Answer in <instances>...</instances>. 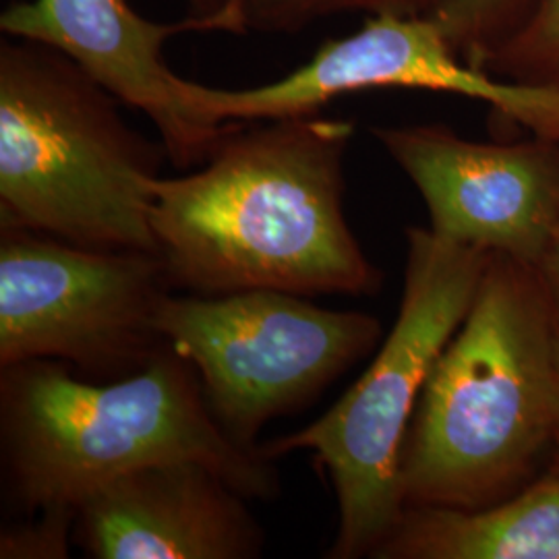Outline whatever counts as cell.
I'll use <instances>...</instances> for the list:
<instances>
[{
	"instance_id": "6da1fadb",
	"label": "cell",
	"mask_w": 559,
	"mask_h": 559,
	"mask_svg": "<svg viewBox=\"0 0 559 559\" xmlns=\"http://www.w3.org/2000/svg\"><path fill=\"white\" fill-rule=\"evenodd\" d=\"M350 120L318 115L237 122L214 154L152 180L150 224L173 288L371 295L380 270L344 214Z\"/></svg>"
},
{
	"instance_id": "7a4b0ae2",
	"label": "cell",
	"mask_w": 559,
	"mask_h": 559,
	"mask_svg": "<svg viewBox=\"0 0 559 559\" xmlns=\"http://www.w3.org/2000/svg\"><path fill=\"white\" fill-rule=\"evenodd\" d=\"M558 450V295L539 265L489 253L402 445V506L477 510L506 500Z\"/></svg>"
},
{
	"instance_id": "3957f363",
	"label": "cell",
	"mask_w": 559,
	"mask_h": 559,
	"mask_svg": "<svg viewBox=\"0 0 559 559\" xmlns=\"http://www.w3.org/2000/svg\"><path fill=\"white\" fill-rule=\"evenodd\" d=\"M0 456L4 489L32 519L78 514L106 483L166 460H200L247 500L280 491L274 460L226 436L198 369L170 344L119 380H80L60 360L0 367Z\"/></svg>"
},
{
	"instance_id": "277c9868",
	"label": "cell",
	"mask_w": 559,
	"mask_h": 559,
	"mask_svg": "<svg viewBox=\"0 0 559 559\" xmlns=\"http://www.w3.org/2000/svg\"><path fill=\"white\" fill-rule=\"evenodd\" d=\"M122 102L57 48L0 41V228L158 253L152 180L168 158ZM160 255V253H158Z\"/></svg>"
},
{
	"instance_id": "5b68a950",
	"label": "cell",
	"mask_w": 559,
	"mask_h": 559,
	"mask_svg": "<svg viewBox=\"0 0 559 559\" xmlns=\"http://www.w3.org/2000/svg\"><path fill=\"white\" fill-rule=\"evenodd\" d=\"M487 255L411 228L399 318L373 362L321 419L261 445L272 460L307 450L328 471L338 501L328 558H373L399 524L402 445L433 365L473 305Z\"/></svg>"
},
{
	"instance_id": "8992f818",
	"label": "cell",
	"mask_w": 559,
	"mask_h": 559,
	"mask_svg": "<svg viewBox=\"0 0 559 559\" xmlns=\"http://www.w3.org/2000/svg\"><path fill=\"white\" fill-rule=\"evenodd\" d=\"M158 332L200 373L226 436L261 454V429L313 402L376 348L381 323L282 290L218 297L166 295Z\"/></svg>"
},
{
	"instance_id": "52a82bcc",
	"label": "cell",
	"mask_w": 559,
	"mask_h": 559,
	"mask_svg": "<svg viewBox=\"0 0 559 559\" xmlns=\"http://www.w3.org/2000/svg\"><path fill=\"white\" fill-rule=\"evenodd\" d=\"M173 282L158 253L100 251L0 228V367L60 360L96 380L143 369Z\"/></svg>"
},
{
	"instance_id": "ba28073f",
	"label": "cell",
	"mask_w": 559,
	"mask_h": 559,
	"mask_svg": "<svg viewBox=\"0 0 559 559\" xmlns=\"http://www.w3.org/2000/svg\"><path fill=\"white\" fill-rule=\"evenodd\" d=\"M371 133L417 187L436 235L540 265L558 212L559 141L483 143L445 124Z\"/></svg>"
},
{
	"instance_id": "9c48e42d",
	"label": "cell",
	"mask_w": 559,
	"mask_h": 559,
	"mask_svg": "<svg viewBox=\"0 0 559 559\" xmlns=\"http://www.w3.org/2000/svg\"><path fill=\"white\" fill-rule=\"evenodd\" d=\"M0 32L57 48L122 104L143 112L179 170L201 166L237 124L201 119L185 104L182 78L164 59V44L185 34H245L240 11L158 23L140 15L131 0H20L0 15Z\"/></svg>"
},
{
	"instance_id": "30bf717a",
	"label": "cell",
	"mask_w": 559,
	"mask_h": 559,
	"mask_svg": "<svg viewBox=\"0 0 559 559\" xmlns=\"http://www.w3.org/2000/svg\"><path fill=\"white\" fill-rule=\"evenodd\" d=\"M247 501L200 460H166L94 491L73 535L96 559L260 558L265 533Z\"/></svg>"
},
{
	"instance_id": "8fae6325",
	"label": "cell",
	"mask_w": 559,
	"mask_h": 559,
	"mask_svg": "<svg viewBox=\"0 0 559 559\" xmlns=\"http://www.w3.org/2000/svg\"><path fill=\"white\" fill-rule=\"evenodd\" d=\"M376 559H559V454L533 483L477 510L404 508Z\"/></svg>"
},
{
	"instance_id": "7c38bea8",
	"label": "cell",
	"mask_w": 559,
	"mask_h": 559,
	"mask_svg": "<svg viewBox=\"0 0 559 559\" xmlns=\"http://www.w3.org/2000/svg\"><path fill=\"white\" fill-rule=\"evenodd\" d=\"M247 32L282 36L338 13H365L367 17H427L448 0H235Z\"/></svg>"
},
{
	"instance_id": "4fadbf2b",
	"label": "cell",
	"mask_w": 559,
	"mask_h": 559,
	"mask_svg": "<svg viewBox=\"0 0 559 559\" xmlns=\"http://www.w3.org/2000/svg\"><path fill=\"white\" fill-rule=\"evenodd\" d=\"M483 69L501 80L559 87V0H535Z\"/></svg>"
},
{
	"instance_id": "5bb4252c",
	"label": "cell",
	"mask_w": 559,
	"mask_h": 559,
	"mask_svg": "<svg viewBox=\"0 0 559 559\" xmlns=\"http://www.w3.org/2000/svg\"><path fill=\"white\" fill-rule=\"evenodd\" d=\"M535 0H448L431 15L462 59L483 69Z\"/></svg>"
},
{
	"instance_id": "9a60e30c",
	"label": "cell",
	"mask_w": 559,
	"mask_h": 559,
	"mask_svg": "<svg viewBox=\"0 0 559 559\" xmlns=\"http://www.w3.org/2000/svg\"><path fill=\"white\" fill-rule=\"evenodd\" d=\"M75 519L78 514L71 510H48L40 512V519L4 531L0 537V558H67Z\"/></svg>"
},
{
	"instance_id": "2e32d148",
	"label": "cell",
	"mask_w": 559,
	"mask_h": 559,
	"mask_svg": "<svg viewBox=\"0 0 559 559\" xmlns=\"http://www.w3.org/2000/svg\"><path fill=\"white\" fill-rule=\"evenodd\" d=\"M540 272L545 274V278L549 280L551 288L556 290L559 299V203L554 226H551V235H549V245L545 251V258L540 261Z\"/></svg>"
},
{
	"instance_id": "e0dca14e",
	"label": "cell",
	"mask_w": 559,
	"mask_h": 559,
	"mask_svg": "<svg viewBox=\"0 0 559 559\" xmlns=\"http://www.w3.org/2000/svg\"><path fill=\"white\" fill-rule=\"evenodd\" d=\"M187 15L193 17H218L228 11H240L235 0H185Z\"/></svg>"
},
{
	"instance_id": "ac0fdd59",
	"label": "cell",
	"mask_w": 559,
	"mask_h": 559,
	"mask_svg": "<svg viewBox=\"0 0 559 559\" xmlns=\"http://www.w3.org/2000/svg\"><path fill=\"white\" fill-rule=\"evenodd\" d=\"M558 454H559V450H558Z\"/></svg>"
}]
</instances>
